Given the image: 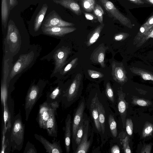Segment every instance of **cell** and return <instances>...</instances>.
I'll return each mask as SVG.
<instances>
[{"instance_id": "obj_1", "label": "cell", "mask_w": 153, "mask_h": 153, "mask_svg": "<svg viewBox=\"0 0 153 153\" xmlns=\"http://www.w3.org/2000/svg\"><path fill=\"white\" fill-rule=\"evenodd\" d=\"M25 124H23L20 111L14 117L10 131H7L5 137L9 141L12 152L20 151L24 143Z\"/></svg>"}, {"instance_id": "obj_2", "label": "cell", "mask_w": 153, "mask_h": 153, "mask_svg": "<svg viewBox=\"0 0 153 153\" xmlns=\"http://www.w3.org/2000/svg\"><path fill=\"white\" fill-rule=\"evenodd\" d=\"M131 78L139 76L141 80L153 82V66L146 61L133 62L128 68Z\"/></svg>"}, {"instance_id": "obj_3", "label": "cell", "mask_w": 153, "mask_h": 153, "mask_svg": "<svg viewBox=\"0 0 153 153\" xmlns=\"http://www.w3.org/2000/svg\"><path fill=\"white\" fill-rule=\"evenodd\" d=\"M153 48V26L134 45L129 48L128 52L134 57L142 53L146 52Z\"/></svg>"}, {"instance_id": "obj_4", "label": "cell", "mask_w": 153, "mask_h": 153, "mask_svg": "<svg viewBox=\"0 0 153 153\" xmlns=\"http://www.w3.org/2000/svg\"><path fill=\"white\" fill-rule=\"evenodd\" d=\"M104 8L108 16L117 20L123 25L132 29L135 25L132 24L131 20L124 16L109 0H98Z\"/></svg>"}, {"instance_id": "obj_5", "label": "cell", "mask_w": 153, "mask_h": 153, "mask_svg": "<svg viewBox=\"0 0 153 153\" xmlns=\"http://www.w3.org/2000/svg\"><path fill=\"white\" fill-rule=\"evenodd\" d=\"M1 100L3 111V124L5 126H10L15 116L14 102L8 91L1 92Z\"/></svg>"}, {"instance_id": "obj_6", "label": "cell", "mask_w": 153, "mask_h": 153, "mask_svg": "<svg viewBox=\"0 0 153 153\" xmlns=\"http://www.w3.org/2000/svg\"><path fill=\"white\" fill-rule=\"evenodd\" d=\"M43 88L39 85H32L29 88L25 98L24 108L25 120H28L29 114L37 101L41 97Z\"/></svg>"}, {"instance_id": "obj_7", "label": "cell", "mask_w": 153, "mask_h": 153, "mask_svg": "<svg viewBox=\"0 0 153 153\" xmlns=\"http://www.w3.org/2000/svg\"><path fill=\"white\" fill-rule=\"evenodd\" d=\"M6 38L10 51L12 52L16 51L20 46V36L18 29L11 20L8 24Z\"/></svg>"}, {"instance_id": "obj_8", "label": "cell", "mask_w": 153, "mask_h": 153, "mask_svg": "<svg viewBox=\"0 0 153 153\" xmlns=\"http://www.w3.org/2000/svg\"><path fill=\"white\" fill-rule=\"evenodd\" d=\"M111 75L116 82L123 85L131 78L123 62L113 61L111 64Z\"/></svg>"}, {"instance_id": "obj_9", "label": "cell", "mask_w": 153, "mask_h": 153, "mask_svg": "<svg viewBox=\"0 0 153 153\" xmlns=\"http://www.w3.org/2000/svg\"><path fill=\"white\" fill-rule=\"evenodd\" d=\"M75 24L63 20L54 10L51 11L44 19L42 28L53 27H71Z\"/></svg>"}, {"instance_id": "obj_10", "label": "cell", "mask_w": 153, "mask_h": 153, "mask_svg": "<svg viewBox=\"0 0 153 153\" xmlns=\"http://www.w3.org/2000/svg\"><path fill=\"white\" fill-rule=\"evenodd\" d=\"M34 54L33 52H30L20 56L10 72V79L13 78L29 66L33 59Z\"/></svg>"}, {"instance_id": "obj_11", "label": "cell", "mask_w": 153, "mask_h": 153, "mask_svg": "<svg viewBox=\"0 0 153 153\" xmlns=\"http://www.w3.org/2000/svg\"><path fill=\"white\" fill-rule=\"evenodd\" d=\"M70 53V48L65 47L59 48L54 52L53 55L55 61L54 73L59 71L65 65L67 58Z\"/></svg>"}, {"instance_id": "obj_12", "label": "cell", "mask_w": 153, "mask_h": 153, "mask_svg": "<svg viewBox=\"0 0 153 153\" xmlns=\"http://www.w3.org/2000/svg\"><path fill=\"white\" fill-rule=\"evenodd\" d=\"M52 107L50 117L47 121L45 129L49 136L54 137L57 136L58 127L56 118V110L59 106V103L57 102L50 103Z\"/></svg>"}, {"instance_id": "obj_13", "label": "cell", "mask_w": 153, "mask_h": 153, "mask_svg": "<svg viewBox=\"0 0 153 153\" xmlns=\"http://www.w3.org/2000/svg\"><path fill=\"white\" fill-rule=\"evenodd\" d=\"M52 110L51 104L45 101L39 105L36 120L40 128L45 129L46 123L51 116Z\"/></svg>"}, {"instance_id": "obj_14", "label": "cell", "mask_w": 153, "mask_h": 153, "mask_svg": "<svg viewBox=\"0 0 153 153\" xmlns=\"http://www.w3.org/2000/svg\"><path fill=\"white\" fill-rule=\"evenodd\" d=\"M35 138L43 145L46 152L49 153H62L63 152L60 143V141H57L54 137L51 143L41 135L35 134H34Z\"/></svg>"}, {"instance_id": "obj_15", "label": "cell", "mask_w": 153, "mask_h": 153, "mask_svg": "<svg viewBox=\"0 0 153 153\" xmlns=\"http://www.w3.org/2000/svg\"><path fill=\"white\" fill-rule=\"evenodd\" d=\"M108 49L104 43L100 44L93 51L90 57L91 62L94 63L98 64L104 68L105 66V57L106 51Z\"/></svg>"}, {"instance_id": "obj_16", "label": "cell", "mask_w": 153, "mask_h": 153, "mask_svg": "<svg viewBox=\"0 0 153 153\" xmlns=\"http://www.w3.org/2000/svg\"><path fill=\"white\" fill-rule=\"evenodd\" d=\"M81 79V74H78L76 75L68 89L64 93L62 99H65V101L68 102H70L73 100L77 93Z\"/></svg>"}, {"instance_id": "obj_17", "label": "cell", "mask_w": 153, "mask_h": 153, "mask_svg": "<svg viewBox=\"0 0 153 153\" xmlns=\"http://www.w3.org/2000/svg\"><path fill=\"white\" fill-rule=\"evenodd\" d=\"M43 33L46 35L63 36L76 30V28L71 27H53L42 28Z\"/></svg>"}, {"instance_id": "obj_18", "label": "cell", "mask_w": 153, "mask_h": 153, "mask_svg": "<svg viewBox=\"0 0 153 153\" xmlns=\"http://www.w3.org/2000/svg\"><path fill=\"white\" fill-rule=\"evenodd\" d=\"M85 109V104L82 101L77 108L74 115L72 124V135L75 140L77 131L82 121L83 113Z\"/></svg>"}, {"instance_id": "obj_19", "label": "cell", "mask_w": 153, "mask_h": 153, "mask_svg": "<svg viewBox=\"0 0 153 153\" xmlns=\"http://www.w3.org/2000/svg\"><path fill=\"white\" fill-rule=\"evenodd\" d=\"M55 3L67 8L77 16L82 14V12L77 0H52Z\"/></svg>"}, {"instance_id": "obj_20", "label": "cell", "mask_w": 153, "mask_h": 153, "mask_svg": "<svg viewBox=\"0 0 153 153\" xmlns=\"http://www.w3.org/2000/svg\"><path fill=\"white\" fill-rule=\"evenodd\" d=\"M71 123V115L68 114L65 120L64 135L65 145L67 153H69L70 150Z\"/></svg>"}, {"instance_id": "obj_21", "label": "cell", "mask_w": 153, "mask_h": 153, "mask_svg": "<svg viewBox=\"0 0 153 153\" xmlns=\"http://www.w3.org/2000/svg\"><path fill=\"white\" fill-rule=\"evenodd\" d=\"M118 95V108L120 114L123 126L124 125L125 119L126 116V111L128 107L127 103L124 99L125 94L122 90L117 91Z\"/></svg>"}, {"instance_id": "obj_22", "label": "cell", "mask_w": 153, "mask_h": 153, "mask_svg": "<svg viewBox=\"0 0 153 153\" xmlns=\"http://www.w3.org/2000/svg\"><path fill=\"white\" fill-rule=\"evenodd\" d=\"M98 100L97 94L96 93L95 97L91 100L90 105V110L96 128L97 130L100 132L101 131V129L99 119L97 105Z\"/></svg>"}, {"instance_id": "obj_23", "label": "cell", "mask_w": 153, "mask_h": 153, "mask_svg": "<svg viewBox=\"0 0 153 153\" xmlns=\"http://www.w3.org/2000/svg\"><path fill=\"white\" fill-rule=\"evenodd\" d=\"M63 95L60 86H57L48 93L45 101L49 103L56 102L59 103L62 99Z\"/></svg>"}, {"instance_id": "obj_24", "label": "cell", "mask_w": 153, "mask_h": 153, "mask_svg": "<svg viewBox=\"0 0 153 153\" xmlns=\"http://www.w3.org/2000/svg\"><path fill=\"white\" fill-rule=\"evenodd\" d=\"M104 26L103 23L100 24L88 34L85 43L87 47L91 46L98 40Z\"/></svg>"}, {"instance_id": "obj_25", "label": "cell", "mask_w": 153, "mask_h": 153, "mask_svg": "<svg viewBox=\"0 0 153 153\" xmlns=\"http://www.w3.org/2000/svg\"><path fill=\"white\" fill-rule=\"evenodd\" d=\"M88 122L87 121L82 137L81 142L78 145V146L75 152L76 153H87L90 147L91 143L90 141L88 140Z\"/></svg>"}, {"instance_id": "obj_26", "label": "cell", "mask_w": 153, "mask_h": 153, "mask_svg": "<svg viewBox=\"0 0 153 153\" xmlns=\"http://www.w3.org/2000/svg\"><path fill=\"white\" fill-rule=\"evenodd\" d=\"M48 8V5L46 4H43L36 15L34 23V29L36 31H38L44 19V18Z\"/></svg>"}, {"instance_id": "obj_27", "label": "cell", "mask_w": 153, "mask_h": 153, "mask_svg": "<svg viewBox=\"0 0 153 153\" xmlns=\"http://www.w3.org/2000/svg\"><path fill=\"white\" fill-rule=\"evenodd\" d=\"M8 3L7 0H1V16L3 25L5 28L7 26L8 19L9 11Z\"/></svg>"}, {"instance_id": "obj_28", "label": "cell", "mask_w": 153, "mask_h": 153, "mask_svg": "<svg viewBox=\"0 0 153 153\" xmlns=\"http://www.w3.org/2000/svg\"><path fill=\"white\" fill-rule=\"evenodd\" d=\"M97 105L99 121L102 131L103 134L105 131V110L102 104L98 100Z\"/></svg>"}, {"instance_id": "obj_29", "label": "cell", "mask_w": 153, "mask_h": 153, "mask_svg": "<svg viewBox=\"0 0 153 153\" xmlns=\"http://www.w3.org/2000/svg\"><path fill=\"white\" fill-rule=\"evenodd\" d=\"M80 5L85 12L91 13L93 12L95 5V0H79Z\"/></svg>"}, {"instance_id": "obj_30", "label": "cell", "mask_w": 153, "mask_h": 153, "mask_svg": "<svg viewBox=\"0 0 153 153\" xmlns=\"http://www.w3.org/2000/svg\"><path fill=\"white\" fill-rule=\"evenodd\" d=\"M135 34L125 32H121L115 34L113 37V40L119 42H123L126 40L129 41Z\"/></svg>"}, {"instance_id": "obj_31", "label": "cell", "mask_w": 153, "mask_h": 153, "mask_svg": "<svg viewBox=\"0 0 153 153\" xmlns=\"http://www.w3.org/2000/svg\"><path fill=\"white\" fill-rule=\"evenodd\" d=\"M94 14L97 18L98 21L100 24L103 23L104 11L99 4H96L93 10Z\"/></svg>"}, {"instance_id": "obj_32", "label": "cell", "mask_w": 153, "mask_h": 153, "mask_svg": "<svg viewBox=\"0 0 153 153\" xmlns=\"http://www.w3.org/2000/svg\"><path fill=\"white\" fill-rule=\"evenodd\" d=\"M108 123L112 136L114 137H116L117 134V124L114 117L111 114L108 116Z\"/></svg>"}, {"instance_id": "obj_33", "label": "cell", "mask_w": 153, "mask_h": 153, "mask_svg": "<svg viewBox=\"0 0 153 153\" xmlns=\"http://www.w3.org/2000/svg\"><path fill=\"white\" fill-rule=\"evenodd\" d=\"M153 132V124L147 122L145 125L142 132V136L145 137L151 135Z\"/></svg>"}, {"instance_id": "obj_34", "label": "cell", "mask_w": 153, "mask_h": 153, "mask_svg": "<svg viewBox=\"0 0 153 153\" xmlns=\"http://www.w3.org/2000/svg\"><path fill=\"white\" fill-rule=\"evenodd\" d=\"M84 125L82 121L77 131L75 140L76 144L79 145L81 141L83 134Z\"/></svg>"}, {"instance_id": "obj_35", "label": "cell", "mask_w": 153, "mask_h": 153, "mask_svg": "<svg viewBox=\"0 0 153 153\" xmlns=\"http://www.w3.org/2000/svg\"><path fill=\"white\" fill-rule=\"evenodd\" d=\"M143 54V55H137L136 57H139L143 61H149L150 62L153 60V49L145 52Z\"/></svg>"}, {"instance_id": "obj_36", "label": "cell", "mask_w": 153, "mask_h": 153, "mask_svg": "<svg viewBox=\"0 0 153 153\" xmlns=\"http://www.w3.org/2000/svg\"><path fill=\"white\" fill-rule=\"evenodd\" d=\"M105 94L108 98L112 102L114 101V93L109 82H108L106 85Z\"/></svg>"}, {"instance_id": "obj_37", "label": "cell", "mask_w": 153, "mask_h": 153, "mask_svg": "<svg viewBox=\"0 0 153 153\" xmlns=\"http://www.w3.org/2000/svg\"><path fill=\"white\" fill-rule=\"evenodd\" d=\"M87 72L88 75L93 79L100 78L104 76L102 73L93 70L88 69Z\"/></svg>"}, {"instance_id": "obj_38", "label": "cell", "mask_w": 153, "mask_h": 153, "mask_svg": "<svg viewBox=\"0 0 153 153\" xmlns=\"http://www.w3.org/2000/svg\"><path fill=\"white\" fill-rule=\"evenodd\" d=\"M78 60V58L76 57L73 59L65 68L63 72V74H64L69 71L77 64Z\"/></svg>"}, {"instance_id": "obj_39", "label": "cell", "mask_w": 153, "mask_h": 153, "mask_svg": "<svg viewBox=\"0 0 153 153\" xmlns=\"http://www.w3.org/2000/svg\"><path fill=\"white\" fill-rule=\"evenodd\" d=\"M132 103L135 105H138L142 106H146L150 104V102L144 99L140 98H135L133 100Z\"/></svg>"}, {"instance_id": "obj_40", "label": "cell", "mask_w": 153, "mask_h": 153, "mask_svg": "<svg viewBox=\"0 0 153 153\" xmlns=\"http://www.w3.org/2000/svg\"><path fill=\"white\" fill-rule=\"evenodd\" d=\"M36 150L34 145L29 141H28L26 144L24 153H36Z\"/></svg>"}, {"instance_id": "obj_41", "label": "cell", "mask_w": 153, "mask_h": 153, "mask_svg": "<svg viewBox=\"0 0 153 153\" xmlns=\"http://www.w3.org/2000/svg\"><path fill=\"white\" fill-rule=\"evenodd\" d=\"M123 149L125 153H131V151L129 146V139L128 136H126L122 140Z\"/></svg>"}, {"instance_id": "obj_42", "label": "cell", "mask_w": 153, "mask_h": 153, "mask_svg": "<svg viewBox=\"0 0 153 153\" xmlns=\"http://www.w3.org/2000/svg\"><path fill=\"white\" fill-rule=\"evenodd\" d=\"M126 129L128 134L131 136L132 135L133 130V123L132 120L128 118L126 122Z\"/></svg>"}, {"instance_id": "obj_43", "label": "cell", "mask_w": 153, "mask_h": 153, "mask_svg": "<svg viewBox=\"0 0 153 153\" xmlns=\"http://www.w3.org/2000/svg\"><path fill=\"white\" fill-rule=\"evenodd\" d=\"M142 25L148 32L153 26V14Z\"/></svg>"}, {"instance_id": "obj_44", "label": "cell", "mask_w": 153, "mask_h": 153, "mask_svg": "<svg viewBox=\"0 0 153 153\" xmlns=\"http://www.w3.org/2000/svg\"><path fill=\"white\" fill-rule=\"evenodd\" d=\"M84 15L85 18L91 21L92 22H97V19L94 14L90 13L84 12Z\"/></svg>"}, {"instance_id": "obj_45", "label": "cell", "mask_w": 153, "mask_h": 153, "mask_svg": "<svg viewBox=\"0 0 153 153\" xmlns=\"http://www.w3.org/2000/svg\"><path fill=\"white\" fill-rule=\"evenodd\" d=\"M17 0H9L8 7L9 11L12 10L13 8L17 5Z\"/></svg>"}, {"instance_id": "obj_46", "label": "cell", "mask_w": 153, "mask_h": 153, "mask_svg": "<svg viewBox=\"0 0 153 153\" xmlns=\"http://www.w3.org/2000/svg\"><path fill=\"white\" fill-rule=\"evenodd\" d=\"M151 145L150 144L146 145L142 149L141 152L150 153L151 152Z\"/></svg>"}, {"instance_id": "obj_47", "label": "cell", "mask_w": 153, "mask_h": 153, "mask_svg": "<svg viewBox=\"0 0 153 153\" xmlns=\"http://www.w3.org/2000/svg\"><path fill=\"white\" fill-rule=\"evenodd\" d=\"M111 152L112 153H120V151L119 147L117 145L113 146L111 149Z\"/></svg>"}, {"instance_id": "obj_48", "label": "cell", "mask_w": 153, "mask_h": 153, "mask_svg": "<svg viewBox=\"0 0 153 153\" xmlns=\"http://www.w3.org/2000/svg\"><path fill=\"white\" fill-rule=\"evenodd\" d=\"M131 2L137 4L143 5L144 4V2L142 0H127Z\"/></svg>"}, {"instance_id": "obj_49", "label": "cell", "mask_w": 153, "mask_h": 153, "mask_svg": "<svg viewBox=\"0 0 153 153\" xmlns=\"http://www.w3.org/2000/svg\"><path fill=\"white\" fill-rule=\"evenodd\" d=\"M143 1L144 0V1H146L147 2V3H149L150 4L153 5V0H142Z\"/></svg>"}, {"instance_id": "obj_50", "label": "cell", "mask_w": 153, "mask_h": 153, "mask_svg": "<svg viewBox=\"0 0 153 153\" xmlns=\"http://www.w3.org/2000/svg\"><path fill=\"white\" fill-rule=\"evenodd\" d=\"M150 62H153V61H150Z\"/></svg>"}]
</instances>
